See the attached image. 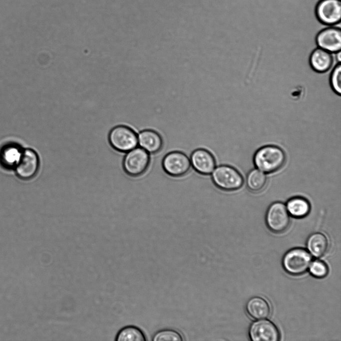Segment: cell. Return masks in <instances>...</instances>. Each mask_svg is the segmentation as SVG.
Here are the masks:
<instances>
[{
  "instance_id": "cell-12",
  "label": "cell",
  "mask_w": 341,
  "mask_h": 341,
  "mask_svg": "<svg viewBox=\"0 0 341 341\" xmlns=\"http://www.w3.org/2000/svg\"><path fill=\"white\" fill-rule=\"evenodd\" d=\"M189 158L193 169L203 175L211 174L216 167L214 156L209 150L204 148L194 150Z\"/></svg>"
},
{
  "instance_id": "cell-8",
  "label": "cell",
  "mask_w": 341,
  "mask_h": 341,
  "mask_svg": "<svg viewBox=\"0 0 341 341\" xmlns=\"http://www.w3.org/2000/svg\"><path fill=\"white\" fill-rule=\"evenodd\" d=\"M190 158L184 153L171 151L166 154L162 161L164 171L171 177H179L186 174L191 168Z\"/></svg>"
},
{
  "instance_id": "cell-11",
  "label": "cell",
  "mask_w": 341,
  "mask_h": 341,
  "mask_svg": "<svg viewBox=\"0 0 341 341\" xmlns=\"http://www.w3.org/2000/svg\"><path fill=\"white\" fill-rule=\"evenodd\" d=\"M316 41L319 47L332 53L341 51V28L331 26L322 29L318 33Z\"/></svg>"
},
{
  "instance_id": "cell-3",
  "label": "cell",
  "mask_w": 341,
  "mask_h": 341,
  "mask_svg": "<svg viewBox=\"0 0 341 341\" xmlns=\"http://www.w3.org/2000/svg\"><path fill=\"white\" fill-rule=\"evenodd\" d=\"M311 255L302 248H295L287 251L284 255L282 266L288 274L297 276L305 273L312 263Z\"/></svg>"
},
{
  "instance_id": "cell-19",
  "label": "cell",
  "mask_w": 341,
  "mask_h": 341,
  "mask_svg": "<svg viewBox=\"0 0 341 341\" xmlns=\"http://www.w3.org/2000/svg\"><path fill=\"white\" fill-rule=\"evenodd\" d=\"M267 183V177L264 172L258 169L250 170L246 177V185L248 189L255 193L262 191Z\"/></svg>"
},
{
  "instance_id": "cell-17",
  "label": "cell",
  "mask_w": 341,
  "mask_h": 341,
  "mask_svg": "<svg viewBox=\"0 0 341 341\" xmlns=\"http://www.w3.org/2000/svg\"><path fill=\"white\" fill-rule=\"evenodd\" d=\"M286 206L290 216L297 219L306 217L311 210V205L309 201L300 196L289 199Z\"/></svg>"
},
{
  "instance_id": "cell-22",
  "label": "cell",
  "mask_w": 341,
  "mask_h": 341,
  "mask_svg": "<svg viewBox=\"0 0 341 341\" xmlns=\"http://www.w3.org/2000/svg\"><path fill=\"white\" fill-rule=\"evenodd\" d=\"M311 275L314 277L321 279L326 277L329 273V268L323 261L316 260L311 263L309 267Z\"/></svg>"
},
{
  "instance_id": "cell-9",
  "label": "cell",
  "mask_w": 341,
  "mask_h": 341,
  "mask_svg": "<svg viewBox=\"0 0 341 341\" xmlns=\"http://www.w3.org/2000/svg\"><path fill=\"white\" fill-rule=\"evenodd\" d=\"M317 19L322 24L333 26L341 19V0H320L315 7Z\"/></svg>"
},
{
  "instance_id": "cell-13",
  "label": "cell",
  "mask_w": 341,
  "mask_h": 341,
  "mask_svg": "<svg viewBox=\"0 0 341 341\" xmlns=\"http://www.w3.org/2000/svg\"><path fill=\"white\" fill-rule=\"evenodd\" d=\"M138 145L149 154L159 152L163 146L161 135L151 129L141 131L137 135Z\"/></svg>"
},
{
  "instance_id": "cell-18",
  "label": "cell",
  "mask_w": 341,
  "mask_h": 341,
  "mask_svg": "<svg viewBox=\"0 0 341 341\" xmlns=\"http://www.w3.org/2000/svg\"><path fill=\"white\" fill-rule=\"evenodd\" d=\"M115 341H146V337L139 327L128 325L121 328L115 337Z\"/></svg>"
},
{
  "instance_id": "cell-4",
  "label": "cell",
  "mask_w": 341,
  "mask_h": 341,
  "mask_svg": "<svg viewBox=\"0 0 341 341\" xmlns=\"http://www.w3.org/2000/svg\"><path fill=\"white\" fill-rule=\"evenodd\" d=\"M108 140L115 150L126 153L138 146L137 135L131 128L125 125H118L109 131Z\"/></svg>"
},
{
  "instance_id": "cell-23",
  "label": "cell",
  "mask_w": 341,
  "mask_h": 341,
  "mask_svg": "<svg viewBox=\"0 0 341 341\" xmlns=\"http://www.w3.org/2000/svg\"><path fill=\"white\" fill-rule=\"evenodd\" d=\"M330 84L337 94H341V64L338 62L334 67L330 76Z\"/></svg>"
},
{
  "instance_id": "cell-1",
  "label": "cell",
  "mask_w": 341,
  "mask_h": 341,
  "mask_svg": "<svg viewBox=\"0 0 341 341\" xmlns=\"http://www.w3.org/2000/svg\"><path fill=\"white\" fill-rule=\"evenodd\" d=\"M284 150L275 145H266L258 149L253 156L256 167L265 173H272L281 169L286 163Z\"/></svg>"
},
{
  "instance_id": "cell-7",
  "label": "cell",
  "mask_w": 341,
  "mask_h": 341,
  "mask_svg": "<svg viewBox=\"0 0 341 341\" xmlns=\"http://www.w3.org/2000/svg\"><path fill=\"white\" fill-rule=\"evenodd\" d=\"M40 166L38 153L33 149H22L19 160L15 166V172L20 179H31L37 174Z\"/></svg>"
},
{
  "instance_id": "cell-24",
  "label": "cell",
  "mask_w": 341,
  "mask_h": 341,
  "mask_svg": "<svg viewBox=\"0 0 341 341\" xmlns=\"http://www.w3.org/2000/svg\"><path fill=\"white\" fill-rule=\"evenodd\" d=\"M336 53V58L338 62H340L341 60V51Z\"/></svg>"
},
{
  "instance_id": "cell-2",
  "label": "cell",
  "mask_w": 341,
  "mask_h": 341,
  "mask_svg": "<svg viewBox=\"0 0 341 341\" xmlns=\"http://www.w3.org/2000/svg\"><path fill=\"white\" fill-rule=\"evenodd\" d=\"M211 179L219 189L225 191H234L239 189L244 184L241 174L234 167L228 165H220L212 172Z\"/></svg>"
},
{
  "instance_id": "cell-21",
  "label": "cell",
  "mask_w": 341,
  "mask_h": 341,
  "mask_svg": "<svg viewBox=\"0 0 341 341\" xmlns=\"http://www.w3.org/2000/svg\"><path fill=\"white\" fill-rule=\"evenodd\" d=\"M153 341H182V334L173 329H163L157 331L153 336Z\"/></svg>"
},
{
  "instance_id": "cell-5",
  "label": "cell",
  "mask_w": 341,
  "mask_h": 341,
  "mask_svg": "<svg viewBox=\"0 0 341 341\" xmlns=\"http://www.w3.org/2000/svg\"><path fill=\"white\" fill-rule=\"evenodd\" d=\"M125 153L123 158L122 167L127 175L136 177L147 171L150 163L149 153L137 146Z\"/></svg>"
},
{
  "instance_id": "cell-20",
  "label": "cell",
  "mask_w": 341,
  "mask_h": 341,
  "mask_svg": "<svg viewBox=\"0 0 341 341\" xmlns=\"http://www.w3.org/2000/svg\"><path fill=\"white\" fill-rule=\"evenodd\" d=\"M21 149L14 146H7L3 150L1 155L2 162L8 166H15L20 157Z\"/></svg>"
},
{
  "instance_id": "cell-14",
  "label": "cell",
  "mask_w": 341,
  "mask_h": 341,
  "mask_svg": "<svg viewBox=\"0 0 341 341\" xmlns=\"http://www.w3.org/2000/svg\"><path fill=\"white\" fill-rule=\"evenodd\" d=\"M332 53L320 47L315 49L311 53L309 62L314 70L319 73L328 71L334 64Z\"/></svg>"
},
{
  "instance_id": "cell-16",
  "label": "cell",
  "mask_w": 341,
  "mask_h": 341,
  "mask_svg": "<svg viewBox=\"0 0 341 341\" xmlns=\"http://www.w3.org/2000/svg\"><path fill=\"white\" fill-rule=\"evenodd\" d=\"M306 245L308 251L316 258L323 257L328 251L329 247L327 237L320 232L310 235L307 240Z\"/></svg>"
},
{
  "instance_id": "cell-6",
  "label": "cell",
  "mask_w": 341,
  "mask_h": 341,
  "mask_svg": "<svg viewBox=\"0 0 341 341\" xmlns=\"http://www.w3.org/2000/svg\"><path fill=\"white\" fill-rule=\"evenodd\" d=\"M265 222L268 229L273 233L286 231L290 224V215L286 205L280 201L272 203L266 211Z\"/></svg>"
},
{
  "instance_id": "cell-10",
  "label": "cell",
  "mask_w": 341,
  "mask_h": 341,
  "mask_svg": "<svg viewBox=\"0 0 341 341\" xmlns=\"http://www.w3.org/2000/svg\"><path fill=\"white\" fill-rule=\"evenodd\" d=\"M249 335L253 341H278L280 339L278 328L266 320L253 323L249 328Z\"/></svg>"
},
{
  "instance_id": "cell-15",
  "label": "cell",
  "mask_w": 341,
  "mask_h": 341,
  "mask_svg": "<svg viewBox=\"0 0 341 341\" xmlns=\"http://www.w3.org/2000/svg\"><path fill=\"white\" fill-rule=\"evenodd\" d=\"M246 310L252 318L257 320L267 319L271 313L270 304L260 297L250 298L246 303Z\"/></svg>"
}]
</instances>
